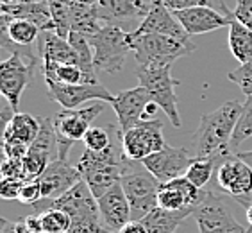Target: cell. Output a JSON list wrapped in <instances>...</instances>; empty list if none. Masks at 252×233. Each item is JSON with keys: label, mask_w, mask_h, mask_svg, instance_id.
I'll use <instances>...</instances> for the list:
<instances>
[{"label": "cell", "mask_w": 252, "mask_h": 233, "mask_svg": "<svg viewBox=\"0 0 252 233\" xmlns=\"http://www.w3.org/2000/svg\"><path fill=\"white\" fill-rule=\"evenodd\" d=\"M41 219V232L43 233H68L70 232V217L63 210L47 206V208H34Z\"/></svg>", "instance_id": "cell-31"}, {"label": "cell", "mask_w": 252, "mask_h": 233, "mask_svg": "<svg viewBox=\"0 0 252 233\" xmlns=\"http://www.w3.org/2000/svg\"><path fill=\"white\" fill-rule=\"evenodd\" d=\"M0 233H20L16 221L15 223H9L7 219H2V230H0Z\"/></svg>", "instance_id": "cell-45"}, {"label": "cell", "mask_w": 252, "mask_h": 233, "mask_svg": "<svg viewBox=\"0 0 252 233\" xmlns=\"http://www.w3.org/2000/svg\"><path fill=\"white\" fill-rule=\"evenodd\" d=\"M39 199H43V195H41V185H39L38 180L34 181H25L22 190H20V197L18 201L22 204H36Z\"/></svg>", "instance_id": "cell-38"}, {"label": "cell", "mask_w": 252, "mask_h": 233, "mask_svg": "<svg viewBox=\"0 0 252 233\" xmlns=\"http://www.w3.org/2000/svg\"><path fill=\"white\" fill-rule=\"evenodd\" d=\"M43 79L45 83H59V84H81L84 81V74L81 67L75 63L63 65H43Z\"/></svg>", "instance_id": "cell-30"}, {"label": "cell", "mask_w": 252, "mask_h": 233, "mask_svg": "<svg viewBox=\"0 0 252 233\" xmlns=\"http://www.w3.org/2000/svg\"><path fill=\"white\" fill-rule=\"evenodd\" d=\"M234 18L252 31V0H236V7L233 9Z\"/></svg>", "instance_id": "cell-40"}, {"label": "cell", "mask_w": 252, "mask_h": 233, "mask_svg": "<svg viewBox=\"0 0 252 233\" xmlns=\"http://www.w3.org/2000/svg\"><path fill=\"white\" fill-rule=\"evenodd\" d=\"M41 31L38 29V25H34L32 22L24 18H13L7 25V38L0 39L2 47L11 50L13 47H20L24 50H34V43H38V38Z\"/></svg>", "instance_id": "cell-27"}, {"label": "cell", "mask_w": 252, "mask_h": 233, "mask_svg": "<svg viewBox=\"0 0 252 233\" xmlns=\"http://www.w3.org/2000/svg\"><path fill=\"white\" fill-rule=\"evenodd\" d=\"M122 156L127 160L143 161L166 146L163 136V122L159 118L141 120L122 135Z\"/></svg>", "instance_id": "cell-10"}, {"label": "cell", "mask_w": 252, "mask_h": 233, "mask_svg": "<svg viewBox=\"0 0 252 233\" xmlns=\"http://www.w3.org/2000/svg\"><path fill=\"white\" fill-rule=\"evenodd\" d=\"M243 104L227 101L217 110L200 116L199 127L191 138V151L197 158H213L222 161L233 153V135Z\"/></svg>", "instance_id": "cell-1"}, {"label": "cell", "mask_w": 252, "mask_h": 233, "mask_svg": "<svg viewBox=\"0 0 252 233\" xmlns=\"http://www.w3.org/2000/svg\"><path fill=\"white\" fill-rule=\"evenodd\" d=\"M41 118V129L38 138L29 146V153L24 158V180L34 181L43 174L50 163V156L54 149H58V138L54 131V124L50 118Z\"/></svg>", "instance_id": "cell-15"}, {"label": "cell", "mask_w": 252, "mask_h": 233, "mask_svg": "<svg viewBox=\"0 0 252 233\" xmlns=\"http://www.w3.org/2000/svg\"><path fill=\"white\" fill-rule=\"evenodd\" d=\"M220 11H223L231 18L229 36H227L229 50L234 56V59L240 61V65L247 63V61L252 59V31L234 18L233 11L229 9L225 2H220Z\"/></svg>", "instance_id": "cell-23"}, {"label": "cell", "mask_w": 252, "mask_h": 233, "mask_svg": "<svg viewBox=\"0 0 252 233\" xmlns=\"http://www.w3.org/2000/svg\"><path fill=\"white\" fill-rule=\"evenodd\" d=\"M25 181L15 180V178H2V183H0V195L2 199L5 201H18L20 197V190L24 187Z\"/></svg>", "instance_id": "cell-39"}, {"label": "cell", "mask_w": 252, "mask_h": 233, "mask_svg": "<svg viewBox=\"0 0 252 233\" xmlns=\"http://www.w3.org/2000/svg\"><path fill=\"white\" fill-rule=\"evenodd\" d=\"M217 183L220 189L242 204L251 203L252 195V167L238 158L236 153L225 156L217 167Z\"/></svg>", "instance_id": "cell-12"}, {"label": "cell", "mask_w": 252, "mask_h": 233, "mask_svg": "<svg viewBox=\"0 0 252 233\" xmlns=\"http://www.w3.org/2000/svg\"><path fill=\"white\" fill-rule=\"evenodd\" d=\"M102 27V22L98 18L97 5H86L72 2L70 9V29L75 33H81L84 36L95 34Z\"/></svg>", "instance_id": "cell-28"}, {"label": "cell", "mask_w": 252, "mask_h": 233, "mask_svg": "<svg viewBox=\"0 0 252 233\" xmlns=\"http://www.w3.org/2000/svg\"><path fill=\"white\" fill-rule=\"evenodd\" d=\"M132 36H143V34H168L175 38L189 39V34L175 18L174 11H170L165 4H151V9L147 16L141 20L138 27L132 31Z\"/></svg>", "instance_id": "cell-19"}, {"label": "cell", "mask_w": 252, "mask_h": 233, "mask_svg": "<svg viewBox=\"0 0 252 233\" xmlns=\"http://www.w3.org/2000/svg\"><path fill=\"white\" fill-rule=\"evenodd\" d=\"M73 2H79V4H86V5H97L100 0H73Z\"/></svg>", "instance_id": "cell-48"}, {"label": "cell", "mask_w": 252, "mask_h": 233, "mask_svg": "<svg viewBox=\"0 0 252 233\" xmlns=\"http://www.w3.org/2000/svg\"><path fill=\"white\" fill-rule=\"evenodd\" d=\"M106 233H117V232H106Z\"/></svg>", "instance_id": "cell-53"}, {"label": "cell", "mask_w": 252, "mask_h": 233, "mask_svg": "<svg viewBox=\"0 0 252 233\" xmlns=\"http://www.w3.org/2000/svg\"><path fill=\"white\" fill-rule=\"evenodd\" d=\"M49 206L63 210L70 217L68 233H106L98 212L97 197L93 195L86 181L81 180L77 185L64 192L61 197L50 201Z\"/></svg>", "instance_id": "cell-3"}, {"label": "cell", "mask_w": 252, "mask_h": 233, "mask_svg": "<svg viewBox=\"0 0 252 233\" xmlns=\"http://www.w3.org/2000/svg\"><path fill=\"white\" fill-rule=\"evenodd\" d=\"M45 84H47V92H49L50 99L56 101L58 104H61L64 110H77V108H83L84 102H90V101L109 102V104L115 101V95L100 83L97 84L45 83Z\"/></svg>", "instance_id": "cell-14"}, {"label": "cell", "mask_w": 252, "mask_h": 233, "mask_svg": "<svg viewBox=\"0 0 252 233\" xmlns=\"http://www.w3.org/2000/svg\"><path fill=\"white\" fill-rule=\"evenodd\" d=\"M109 127H98L92 126L88 129L86 136L83 138L86 149L95 151V153H100V151H106L107 147L113 144V136L109 135Z\"/></svg>", "instance_id": "cell-36"}, {"label": "cell", "mask_w": 252, "mask_h": 233, "mask_svg": "<svg viewBox=\"0 0 252 233\" xmlns=\"http://www.w3.org/2000/svg\"><path fill=\"white\" fill-rule=\"evenodd\" d=\"M2 2V5H5V4H16L18 0H0Z\"/></svg>", "instance_id": "cell-49"}, {"label": "cell", "mask_w": 252, "mask_h": 233, "mask_svg": "<svg viewBox=\"0 0 252 233\" xmlns=\"http://www.w3.org/2000/svg\"><path fill=\"white\" fill-rule=\"evenodd\" d=\"M38 59H29L22 54H11L0 65V93L18 113L20 97L34 78Z\"/></svg>", "instance_id": "cell-11"}, {"label": "cell", "mask_w": 252, "mask_h": 233, "mask_svg": "<svg viewBox=\"0 0 252 233\" xmlns=\"http://www.w3.org/2000/svg\"><path fill=\"white\" fill-rule=\"evenodd\" d=\"M227 79L236 86H240L245 95H252V59L247 63L240 65L238 68L227 74Z\"/></svg>", "instance_id": "cell-37"}, {"label": "cell", "mask_w": 252, "mask_h": 233, "mask_svg": "<svg viewBox=\"0 0 252 233\" xmlns=\"http://www.w3.org/2000/svg\"><path fill=\"white\" fill-rule=\"evenodd\" d=\"M97 9L102 25H118L134 20L141 22L151 9V2L147 4L143 0H100Z\"/></svg>", "instance_id": "cell-21"}, {"label": "cell", "mask_w": 252, "mask_h": 233, "mask_svg": "<svg viewBox=\"0 0 252 233\" xmlns=\"http://www.w3.org/2000/svg\"><path fill=\"white\" fill-rule=\"evenodd\" d=\"M118 233H149L141 221H129Z\"/></svg>", "instance_id": "cell-44"}, {"label": "cell", "mask_w": 252, "mask_h": 233, "mask_svg": "<svg viewBox=\"0 0 252 233\" xmlns=\"http://www.w3.org/2000/svg\"><path fill=\"white\" fill-rule=\"evenodd\" d=\"M2 176L4 178H15V180H24V160H11L5 158L2 163Z\"/></svg>", "instance_id": "cell-41"}, {"label": "cell", "mask_w": 252, "mask_h": 233, "mask_svg": "<svg viewBox=\"0 0 252 233\" xmlns=\"http://www.w3.org/2000/svg\"><path fill=\"white\" fill-rule=\"evenodd\" d=\"M120 183L131 204L132 221H141L158 206V192L161 183L149 172L143 161L124 158Z\"/></svg>", "instance_id": "cell-4"}, {"label": "cell", "mask_w": 252, "mask_h": 233, "mask_svg": "<svg viewBox=\"0 0 252 233\" xmlns=\"http://www.w3.org/2000/svg\"><path fill=\"white\" fill-rule=\"evenodd\" d=\"M86 38L93 49L95 68L113 76L124 68L127 56L132 52L129 33H126L120 25H102L97 33Z\"/></svg>", "instance_id": "cell-6"}, {"label": "cell", "mask_w": 252, "mask_h": 233, "mask_svg": "<svg viewBox=\"0 0 252 233\" xmlns=\"http://www.w3.org/2000/svg\"><path fill=\"white\" fill-rule=\"evenodd\" d=\"M195 208L185 210H165L161 206H156L151 210L145 217L141 219V223L145 224L149 233H175L181 224L185 223V219L193 215Z\"/></svg>", "instance_id": "cell-25"}, {"label": "cell", "mask_w": 252, "mask_h": 233, "mask_svg": "<svg viewBox=\"0 0 252 233\" xmlns=\"http://www.w3.org/2000/svg\"><path fill=\"white\" fill-rule=\"evenodd\" d=\"M197 156L193 151L188 147H172L165 146L161 151L154 155L147 156L143 160V165L149 169L152 176L159 183H168V181L181 178L186 174L188 167L193 163Z\"/></svg>", "instance_id": "cell-13"}, {"label": "cell", "mask_w": 252, "mask_h": 233, "mask_svg": "<svg viewBox=\"0 0 252 233\" xmlns=\"http://www.w3.org/2000/svg\"><path fill=\"white\" fill-rule=\"evenodd\" d=\"M151 4H163V0H151Z\"/></svg>", "instance_id": "cell-51"}, {"label": "cell", "mask_w": 252, "mask_h": 233, "mask_svg": "<svg viewBox=\"0 0 252 233\" xmlns=\"http://www.w3.org/2000/svg\"><path fill=\"white\" fill-rule=\"evenodd\" d=\"M238 158H242L245 163H249V165L252 167V149L251 151H236Z\"/></svg>", "instance_id": "cell-46"}, {"label": "cell", "mask_w": 252, "mask_h": 233, "mask_svg": "<svg viewBox=\"0 0 252 233\" xmlns=\"http://www.w3.org/2000/svg\"><path fill=\"white\" fill-rule=\"evenodd\" d=\"M20 4H32V2H39V0H18Z\"/></svg>", "instance_id": "cell-50"}, {"label": "cell", "mask_w": 252, "mask_h": 233, "mask_svg": "<svg viewBox=\"0 0 252 233\" xmlns=\"http://www.w3.org/2000/svg\"><path fill=\"white\" fill-rule=\"evenodd\" d=\"M219 163L220 161L213 160V158H195L193 163L188 167V170H186L185 176L195 185V187L204 189V187L209 183L213 172H217Z\"/></svg>", "instance_id": "cell-32"}, {"label": "cell", "mask_w": 252, "mask_h": 233, "mask_svg": "<svg viewBox=\"0 0 252 233\" xmlns=\"http://www.w3.org/2000/svg\"><path fill=\"white\" fill-rule=\"evenodd\" d=\"M140 86H143L151 93L152 101L166 113L172 126L181 127L179 110H177V95L175 86L177 81L172 78V65H149L138 67L136 70Z\"/></svg>", "instance_id": "cell-7"}, {"label": "cell", "mask_w": 252, "mask_h": 233, "mask_svg": "<svg viewBox=\"0 0 252 233\" xmlns=\"http://www.w3.org/2000/svg\"><path fill=\"white\" fill-rule=\"evenodd\" d=\"M47 2L52 13V20L56 24V34L68 38L70 34V9H72L73 0H41Z\"/></svg>", "instance_id": "cell-33"}, {"label": "cell", "mask_w": 252, "mask_h": 233, "mask_svg": "<svg viewBox=\"0 0 252 233\" xmlns=\"http://www.w3.org/2000/svg\"><path fill=\"white\" fill-rule=\"evenodd\" d=\"M36 50L43 65H63V63H75L77 65V56L73 52L72 45L68 38H63L56 34L54 31H45L39 34Z\"/></svg>", "instance_id": "cell-22"}, {"label": "cell", "mask_w": 252, "mask_h": 233, "mask_svg": "<svg viewBox=\"0 0 252 233\" xmlns=\"http://www.w3.org/2000/svg\"><path fill=\"white\" fill-rule=\"evenodd\" d=\"M129 43L138 67L149 65H174L175 59L188 56L197 49L191 39L175 38L168 34H143L132 36L129 33Z\"/></svg>", "instance_id": "cell-5"}, {"label": "cell", "mask_w": 252, "mask_h": 233, "mask_svg": "<svg viewBox=\"0 0 252 233\" xmlns=\"http://www.w3.org/2000/svg\"><path fill=\"white\" fill-rule=\"evenodd\" d=\"M163 4L170 11H185L191 7H199V5H209V0H163Z\"/></svg>", "instance_id": "cell-43"}, {"label": "cell", "mask_w": 252, "mask_h": 233, "mask_svg": "<svg viewBox=\"0 0 252 233\" xmlns=\"http://www.w3.org/2000/svg\"><path fill=\"white\" fill-rule=\"evenodd\" d=\"M68 41L72 45L73 52L77 56V65L81 67L84 74V81L90 84H97V68H95V63H93V52H92V45L88 41V38L84 34L75 33V31H70L68 34Z\"/></svg>", "instance_id": "cell-29"}, {"label": "cell", "mask_w": 252, "mask_h": 233, "mask_svg": "<svg viewBox=\"0 0 252 233\" xmlns=\"http://www.w3.org/2000/svg\"><path fill=\"white\" fill-rule=\"evenodd\" d=\"M249 138H252V95H247V99L243 102L242 115L238 118L236 129L233 135V144H231L233 151H238V147Z\"/></svg>", "instance_id": "cell-35"}, {"label": "cell", "mask_w": 252, "mask_h": 233, "mask_svg": "<svg viewBox=\"0 0 252 233\" xmlns=\"http://www.w3.org/2000/svg\"><path fill=\"white\" fill-rule=\"evenodd\" d=\"M193 219L199 233H247V228L234 219L227 197L206 189L193 212Z\"/></svg>", "instance_id": "cell-9"}, {"label": "cell", "mask_w": 252, "mask_h": 233, "mask_svg": "<svg viewBox=\"0 0 252 233\" xmlns=\"http://www.w3.org/2000/svg\"><path fill=\"white\" fill-rule=\"evenodd\" d=\"M29 153V146L20 142H4V155L11 160H24Z\"/></svg>", "instance_id": "cell-42"}, {"label": "cell", "mask_w": 252, "mask_h": 233, "mask_svg": "<svg viewBox=\"0 0 252 233\" xmlns=\"http://www.w3.org/2000/svg\"><path fill=\"white\" fill-rule=\"evenodd\" d=\"M81 178V172L77 167H73L72 163L64 158H56L49 163V167L45 169V172L38 178L39 185H41V195L43 199H58L64 192L72 189L73 185H77Z\"/></svg>", "instance_id": "cell-17"}, {"label": "cell", "mask_w": 252, "mask_h": 233, "mask_svg": "<svg viewBox=\"0 0 252 233\" xmlns=\"http://www.w3.org/2000/svg\"><path fill=\"white\" fill-rule=\"evenodd\" d=\"M2 13L9 15L13 18H24L32 22L34 25H38V29L41 33L45 31H54L56 33V24L52 20V13L47 2H32V4H5L2 5Z\"/></svg>", "instance_id": "cell-24"}, {"label": "cell", "mask_w": 252, "mask_h": 233, "mask_svg": "<svg viewBox=\"0 0 252 233\" xmlns=\"http://www.w3.org/2000/svg\"><path fill=\"white\" fill-rule=\"evenodd\" d=\"M245 217H247L249 226H252V201L245 206Z\"/></svg>", "instance_id": "cell-47"}, {"label": "cell", "mask_w": 252, "mask_h": 233, "mask_svg": "<svg viewBox=\"0 0 252 233\" xmlns=\"http://www.w3.org/2000/svg\"><path fill=\"white\" fill-rule=\"evenodd\" d=\"M152 102L151 93L143 86L122 90L115 95V101L111 102L113 110L117 113L118 126H120V135L129 131L141 120H151L147 116V106Z\"/></svg>", "instance_id": "cell-16"}, {"label": "cell", "mask_w": 252, "mask_h": 233, "mask_svg": "<svg viewBox=\"0 0 252 233\" xmlns=\"http://www.w3.org/2000/svg\"><path fill=\"white\" fill-rule=\"evenodd\" d=\"M247 233H252V226H247Z\"/></svg>", "instance_id": "cell-52"}, {"label": "cell", "mask_w": 252, "mask_h": 233, "mask_svg": "<svg viewBox=\"0 0 252 233\" xmlns=\"http://www.w3.org/2000/svg\"><path fill=\"white\" fill-rule=\"evenodd\" d=\"M120 140L122 135L113 136L111 146L100 153L86 149L75 165L81 172V178L86 181L97 199L117 183H120L124 156H122V146H115Z\"/></svg>", "instance_id": "cell-2"}, {"label": "cell", "mask_w": 252, "mask_h": 233, "mask_svg": "<svg viewBox=\"0 0 252 233\" xmlns=\"http://www.w3.org/2000/svg\"><path fill=\"white\" fill-rule=\"evenodd\" d=\"M98 212H100L102 224L107 232H120L129 221H132L131 204L127 201V195L122 189V183H117L109 189L104 195L97 199Z\"/></svg>", "instance_id": "cell-18"}, {"label": "cell", "mask_w": 252, "mask_h": 233, "mask_svg": "<svg viewBox=\"0 0 252 233\" xmlns=\"http://www.w3.org/2000/svg\"><path fill=\"white\" fill-rule=\"evenodd\" d=\"M158 206L165 210H185L189 208L186 203L185 194L181 192V189L174 181L168 183H161L159 192H158Z\"/></svg>", "instance_id": "cell-34"}, {"label": "cell", "mask_w": 252, "mask_h": 233, "mask_svg": "<svg viewBox=\"0 0 252 233\" xmlns=\"http://www.w3.org/2000/svg\"><path fill=\"white\" fill-rule=\"evenodd\" d=\"M174 15L188 34H206L231 24L229 15H225L223 11H217L211 5H199L191 9L175 11Z\"/></svg>", "instance_id": "cell-20"}, {"label": "cell", "mask_w": 252, "mask_h": 233, "mask_svg": "<svg viewBox=\"0 0 252 233\" xmlns=\"http://www.w3.org/2000/svg\"><path fill=\"white\" fill-rule=\"evenodd\" d=\"M104 112V104L95 102L86 108H77V110H61L54 116V131L58 138V158L68 160L70 147L75 142L83 140L86 136L88 129L93 126V120Z\"/></svg>", "instance_id": "cell-8"}, {"label": "cell", "mask_w": 252, "mask_h": 233, "mask_svg": "<svg viewBox=\"0 0 252 233\" xmlns=\"http://www.w3.org/2000/svg\"><path fill=\"white\" fill-rule=\"evenodd\" d=\"M41 118L29 115V113H15L9 124L4 126V142H20L31 146L39 135Z\"/></svg>", "instance_id": "cell-26"}]
</instances>
